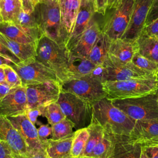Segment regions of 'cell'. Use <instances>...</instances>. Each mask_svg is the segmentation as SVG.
I'll return each mask as SVG.
<instances>
[{"mask_svg": "<svg viewBox=\"0 0 158 158\" xmlns=\"http://www.w3.org/2000/svg\"><path fill=\"white\" fill-rule=\"evenodd\" d=\"M65 41L73 28L80 9V0H57ZM65 44V42H64Z\"/></svg>", "mask_w": 158, "mask_h": 158, "instance_id": "cell-20", "label": "cell"}, {"mask_svg": "<svg viewBox=\"0 0 158 158\" xmlns=\"http://www.w3.org/2000/svg\"><path fill=\"white\" fill-rule=\"evenodd\" d=\"M11 88L6 83H0V101L9 92Z\"/></svg>", "mask_w": 158, "mask_h": 158, "instance_id": "cell-46", "label": "cell"}, {"mask_svg": "<svg viewBox=\"0 0 158 158\" xmlns=\"http://www.w3.org/2000/svg\"><path fill=\"white\" fill-rule=\"evenodd\" d=\"M60 86L62 91L71 93L92 104L106 98L102 82L91 74L64 81Z\"/></svg>", "mask_w": 158, "mask_h": 158, "instance_id": "cell-8", "label": "cell"}, {"mask_svg": "<svg viewBox=\"0 0 158 158\" xmlns=\"http://www.w3.org/2000/svg\"><path fill=\"white\" fill-rule=\"evenodd\" d=\"M103 65L106 68V81L151 78L158 76L139 68L131 62L125 63L110 55L108 56Z\"/></svg>", "mask_w": 158, "mask_h": 158, "instance_id": "cell-11", "label": "cell"}, {"mask_svg": "<svg viewBox=\"0 0 158 158\" xmlns=\"http://www.w3.org/2000/svg\"><path fill=\"white\" fill-rule=\"evenodd\" d=\"M112 102L135 122L158 118V93Z\"/></svg>", "mask_w": 158, "mask_h": 158, "instance_id": "cell-5", "label": "cell"}, {"mask_svg": "<svg viewBox=\"0 0 158 158\" xmlns=\"http://www.w3.org/2000/svg\"><path fill=\"white\" fill-rule=\"evenodd\" d=\"M88 137L89 131L87 127L80 128L75 131L71 149L72 157H82Z\"/></svg>", "mask_w": 158, "mask_h": 158, "instance_id": "cell-32", "label": "cell"}, {"mask_svg": "<svg viewBox=\"0 0 158 158\" xmlns=\"http://www.w3.org/2000/svg\"><path fill=\"white\" fill-rule=\"evenodd\" d=\"M122 0H109L108 10L115 9L121 2Z\"/></svg>", "mask_w": 158, "mask_h": 158, "instance_id": "cell-48", "label": "cell"}, {"mask_svg": "<svg viewBox=\"0 0 158 158\" xmlns=\"http://www.w3.org/2000/svg\"><path fill=\"white\" fill-rule=\"evenodd\" d=\"M91 117L105 132L116 136H129L135 123L107 98L92 104Z\"/></svg>", "mask_w": 158, "mask_h": 158, "instance_id": "cell-1", "label": "cell"}, {"mask_svg": "<svg viewBox=\"0 0 158 158\" xmlns=\"http://www.w3.org/2000/svg\"><path fill=\"white\" fill-rule=\"evenodd\" d=\"M139 158H149L143 147H141V153H140Z\"/></svg>", "mask_w": 158, "mask_h": 158, "instance_id": "cell-51", "label": "cell"}, {"mask_svg": "<svg viewBox=\"0 0 158 158\" xmlns=\"http://www.w3.org/2000/svg\"><path fill=\"white\" fill-rule=\"evenodd\" d=\"M28 109L44 106L57 101L61 92L59 81H45L25 85Z\"/></svg>", "mask_w": 158, "mask_h": 158, "instance_id": "cell-10", "label": "cell"}, {"mask_svg": "<svg viewBox=\"0 0 158 158\" xmlns=\"http://www.w3.org/2000/svg\"><path fill=\"white\" fill-rule=\"evenodd\" d=\"M35 2V4H37L38 3H41V2H46V1H48L49 0H34Z\"/></svg>", "mask_w": 158, "mask_h": 158, "instance_id": "cell-52", "label": "cell"}, {"mask_svg": "<svg viewBox=\"0 0 158 158\" xmlns=\"http://www.w3.org/2000/svg\"><path fill=\"white\" fill-rule=\"evenodd\" d=\"M136 0H122L107 15L101 31L111 40L122 38L130 24Z\"/></svg>", "mask_w": 158, "mask_h": 158, "instance_id": "cell-7", "label": "cell"}, {"mask_svg": "<svg viewBox=\"0 0 158 158\" xmlns=\"http://www.w3.org/2000/svg\"><path fill=\"white\" fill-rule=\"evenodd\" d=\"M97 65L86 57L77 56L69 52L65 81L89 75Z\"/></svg>", "mask_w": 158, "mask_h": 158, "instance_id": "cell-21", "label": "cell"}, {"mask_svg": "<svg viewBox=\"0 0 158 158\" xmlns=\"http://www.w3.org/2000/svg\"><path fill=\"white\" fill-rule=\"evenodd\" d=\"M141 146L131 143L128 136H116L114 154L112 158H139Z\"/></svg>", "mask_w": 158, "mask_h": 158, "instance_id": "cell-27", "label": "cell"}, {"mask_svg": "<svg viewBox=\"0 0 158 158\" xmlns=\"http://www.w3.org/2000/svg\"><path fill=\"white\" fill-rule=\"evenodd\" d=\"M87 128L89 131V137L82 156L90 157L94 148L102 138L104 135V130L92 117Z\"/></svg>", "mask_w": 158, "mask_h": 158, "instance_id": "cell-30", "label": "cell"}, {"mask_svg": "<svg viewBox=\"0 0 158 158\" xmlns=\"http://www.w3.org/2000/svg\"><path fill=\"white\" fill-rule=\"evenodd\" d=\"M152 0H136L128 27L122 38L137 39L141 33Z\"/></svg>", "mask_w": 158, "mask_h": 158, "instance_id": "cell-16", "label": "cell"}, {"mask_svg": "<svg viewBox=\"0 0 158 158\" xmlns=\"http://www.w3.org/2000/svg\"><path fill=\"white\" fill-rule=\"evenodd\" d=\"M12 67L19 75L23 85L51 81L60 83L55 71L36 58L14 64Z\"/></svg>", "mask_w": 158, "mask_h": 158, "instance_id": "cell-9", "label": "cell"}, {"mask_svg": "<svg viewBox=\"0 0 158 158\" xmlns=\"http://www.w3.org/2000/svg\"><path fill=\"white\" fill-rule=\"evenodd\" d=\"M0 140L8 144L16 158H28L27 144L7 117L0 115Z\"/></svg>", "mask_w": 158, "mask_h": 158, "instance_id": "cell-15", "label": "cell"}, {"mask_svg": "<svg viewBox=\"0 0 158 158\" xmlns=\"http://www.w3.org/2000/svg\"><path fill=\"white\" fill-rule=\"evenodd\" d=\"M143 148L149 158H158V146Z\"/></svg>", "mask_w": 158, "mask_h": 158, "instance_id": "cell-44", "label": "cell"}, {"mask_svg": "<svg viewBox=\"0 0 158 158\" xmlns=\"http://www.w3.org/2000/svg\"><path fill=\"white\" fill-rule=\"evenodd\" d=\"M5 80L6 84L10 88H14L23 85L22 81L16 72L10 65H4Z\"/></svg>", "mask_w": 158, "mask_h": 158, "instance_id": "cell-36", "label": "cell"}, {"mask_svg": "<svg viewBox=\"0 0 158 158\" xmlns=\"http://www.w3.org/2000/svg\"><path fill=\"white\" fill-rule=\"evenodd\" d=\"M57 102L66 118L72 121L76 130L87 127L92 116V104L77 96L61 90Z\"/></svg>", "mask_w": 158, "mask_h": 158, "instance_id": "cell-6", "label": "cell"}, {"mask_svg": "<svg viewBox=\"0 0 158 158\" xmlns=\"http://www.w3.org/2000/svg\"><path fill=\"white\" fill-rule=\"evenodd\" d=\"M52 127V137L51 138L53 139H59L74 133L73 129L75 128L74 123L69 120L67 118H65L62 121L54 124Z\"/></svg>", "mask_w": 158, "mask_h": 158, "instance_id": "cell-34", "label": "cell"}, {"mask_svg": "<svg viewBox=\"0 0 158 158\" xmlns=\"http://www.w3.org/2000/svg\"><path fill=\"white\" fill-rule=\"evenodd\" d=\"M3 22V21H2V18H1V15H0V23H1V22Z\"/></svg>", "mask_w": 158, "mask_h": 158, "instance_id": "cell-54", "label": "cell"}, {"mask_svg": "<svg viewBox=\"0 0 158 158\" xmlns=\"http://www.w3.org/2000/svg\"><path fill=\"white\" fill-rule=\"evenodd\" d=\"M14 64H14L12 61L7 59L6 57L0 55V66H3V65L12 66Z\"/></svg>", "mask_w": 158, "mask_h": 158, "instance_id": "cell-47", "label": "cell"}, {"mask_svg": "<svg viewBox=\"0 0 158 158\" xmlns=\"http://www.w3.org/2000/svg\"><path fill=\"white\" fill-rule=\"evenodd\" d=\"M25 114L27 115L28 119L31 121V122L33 124L35 125L37 121V118L39 116L42 115V111H41V107H38L28 109Z\"/></svg>", "mask_w": 158, "mask_h": 158, "instance_id": "cell-42", "label": "cell"}, {"mask_svg": "<svg viewBox=\"0 0 158 158\" xmlns=\"http://www.w3.org/2000/svg\"><path fill=\"white\" fill-rule=\"evenodd\" d=\"M42 116L45 117L51 126L62 121L65 117L57 101L52 102L44 106H40Z\"/></svg>", "mask_w": 158, "mask_h": 158, "instance_id": "cell-33", "label": "cell"}, {"mask_svg": "<svg viewBox=\"0 0 158 158\" xmlns=\"http://www.w3.org/2000/svg\"><path fill=\"white\" fill-rule=\"evenodd\" d=\"M138 49L137 39L117 38L110 41L109 55L123 62H131Z\"/></svg>", "mask_w": 158, "mask_h": 158, "instance_id": "cell-18", "label": "cell"}, {"mask_svg": "<svg viewBox=\"0 0 158 158\" xmlns=\"http://www.w3.org/2000/svg\"><path fill=\"white\" fill-rule=\"evenodd\" d=\"M106 98L110 100L141 97L158 93V76L151 78H132L106 81L102 83Z\"/></svg>", "mask_w": 158, "mask_h": 158, "instance_id": "cell-2", "label": "cell"}, {"mask_svg": "<svg viewBox=\"0 0 158 158\" xmlns=\"http://www.w3.org/2000/svg\"><path fill=\"white\" fill-rule=\"evenodd\" d=\"M0 158H16L8 144L1 140H0Z\"/></svg>", "mask_w": 158, "mask_h": 158, "instance_id": "cell-40", "label": "cell"}, {"mask_svg": "<svg viewBox=\"0 0 158 158\" xmlns=\"http://www.w3.org/2000/svg\"><path fill=\"white\" fill-rule=\"evenodd\" d=\"M110 41L111 40L101 31L88 54V59L96 65L103 64L109 56Z\"/></svg>", "mask_w": 158, "mask_h": 158, "instance_id": "cell-25", "label": "cell"}, {"mask_svg": "<svg viewBox=\"0 0 158 158\" xmlns=\"http://www.w3.org/2000/svg\"><path fill=\"white\" fill-rule=\"evenodd\" d=\"M128 138L141 147L158 146V118L135 122Z\"/></svg>", "mask_w": 158, "mask_h": 158, "instance_id": "cell-12", "label": "cell"}, {"mask_svg": "<svg viewBox=\"0 0 158 158\" xmlns=\"http://www.w3.org/2000/svg\"><path fill=\"white\" fill-rule=\"evenodd\" d=\"M115 143L116 136L104 131L102 138L94 148L90 157L93 158H112Z\"/></svg>", "mask_w": 158, "mask_h": 158, "instance_id": "cell-28", "label": "cell"}, {"mask_svg": "<svg viewBox=\"0 0 158 158\" xmlns=\"http://www.w3.org/2000/svg\"><path fill=\"white\" fill-rule=\"evenodd\" d=\"M94 13L95 12L93 4L80 7L72 31L65 41V46L69 51L75 46L87 29L92 20Z\"/></svg>", "mask_w": 158, "mask_h": 158, "instance_id": "cell-17", "label": "cell"}, {"mask_svg": "<svg viewBox=\"0 0 158 158\" xmlns=\"http://www.w3.org/2000/svg\"><path fill=\"white\" fill-rule=\"evenodd\" d=\"M158 17V0H152L151 7L149 9L145 26L148 25L154 20H156Z\"/></svg>", "mask_w": 158, "mask_h": 158, "instance_id": "cell-37", "label": "cell"}, {"mask_svg": "<svg viewBox=\"0 0 158 158\" xmlns=\"http://www.w3.org/2000/svg\"><path fill=\"white\" fill-rule=\"evenodd\" d=\"M35 14L43 34L60 44H65L57 0L37 4Z\"/></svg>", "mask_w": 158, "mask_h": 158, "instance_id": "cell-4", "label": "cell"}, {"mask_svg": "<svg viewBox=\"0 0 158 158\" xmlns=\"http://www.w3.org/2000/svg\"><path fill=\"white\" fill-rule=\"evenodd\" d=\"M72 158H93V157H89V156H82L80 157H72Z\"/></svg>", "mask_w": 158, "mask_h": 158, "instance_id": "cell-53", "label": "cell"}, {"mask_svg": "<svg viewBox=\"0 0 158 158\" xmlns=\"http://www.w3.org/2000/svg\"><path fill=\"white\" fill-rule=\"evenodd\" d=\"M0 42L7 48L20 62H24L36 57V43H21L9 39L1 32Z\"/></svg>", "mask_w": 158, "mask_h": 158, "instance_id": "cell-24", "label": "cell"}, {"mask_svg": "<svg viewBox=\"0 0 158 158\" xmlns=\"http://www.w3.org/2000/svg\"><path fill=\"white\" fill-rule=\"evenodd\" d=\"M29 158H49V157L44 148L31 154L29 156Z\"/></svg>", "mask_w": 158, "mask_h": 158, "instance_id": "cell-45", "label": "cell"}, {"mask_svg": "<svg viewBox=\"0 0 158 158\" xmlns=\"http://www.w3.org/2000/svg\"><path fill=\"white\" fill-rule=\"evenodd\" d=\"M27 110L28 103L25 85L11 88L0 101V115L6 117L25 114Z\"/></svg>", "mask_w": 158, "mask_h": 158, "instance_id": "cell-13", "label": "cell"}, {"mask_svg": "<svg viewBox=\"0 0 158 158\" xmlns=\"http://www.w3.org/2000/svg\"><path fill=\"white\" fill-rule=\"evenodd\" d=\"M36 59L55 71L60 84L64 81L69 55V51L65 44L43 35L36 41Z\"/></svg>", "mask_w": 158, "mask_h": 158, "instance_id": "cell-3", "label": "cell"}, {"mask_svg": "<svg viewBox=\"0 0 158 158\" xmlns=\"http://www.w3.org/2000/svg\"><path fill=\"white\" fill-rule=\"evenodd\" d=\"M14 23L36 43L44 35L38 22L35 11L29 13L22 10Z\"/></svg>", "mask_w": 158, "mask_h": 158, "instance_id": "cell-23", "label": "cell"}, {"mask_svg": "<svg viewBox=\"0 0 158 158\" xmlns=\"http://www.w3.org/2000/svg\"><path fill=\"white\" fill-rule=\"evenodd\" d=\"M80 7H83L89 4H93V0H80Z\"/></svg>", "mask_w": 158, "mask_h": 158, "instance_id": "cell-50", "label": "cell"}, {"mask_svg": "<svg viewBox=\"0 0 158 158\" xmlns=\"http://www.w3.org/2000/svg\"><path fill=\"white\" fill-rule=\"evenodd\" d=\"M131 62L144 70L158 75V64L141 56L138 52L134 55Z\"/></svg>", "mask_w": 158, "mask_h": 158, "instance_id": "cell-35", "label": "cell"}, {"mask_svg": "<svg viewBox=\"0 0 158 158\" xmlns=\"http://www.w3.org/2000/svg\"><path fill=\"white\" fill-rule=\"evenodd\" d=\"M0 32L9 39L21 43H36V42L29 38L14 22H1Z\"/></svg>", "mask_w": 158, "mask_h": 158, "instance_id": "cell-31", "label": "cell"}, {"mask_svg": "<svg viewBox=\"0 0 158 158\" xmlns=\"http://www.w3.org/2000/svg\"><path fill=\"white\" fill-rule=\"evenodd\" d=\"M101 31V28L98 22L91 20L87 29L69 52L73 54L88 58V54L96 43Z\"/></svg>", "mask_w": 158, "mask_h": 158, "instance_id": "cell-19", "label": "cell"}, {"mask_svg": "<svg viewBox=\"0 0 158 158\" xmlns=\"http://www.w3.org/2000/svg\"><path fill=\"white\" fill-rule=\"evenodd\" d=\"M22 10L20 0L0 1V15L3 22H14Z\"/></svg>", "mask_w": 158, "mask_h": 158, "instance_id": "cell-29", "label": "cell"}, {"mask_svg": "<svg viewBox=\"0 0 158 158\" xmlns=\"http://www.w3.org/2000/svg\"><path fill=\"white\" fill-rule=\"evenodd\" d=\"M0 1H1V0H0Z\"/></svg>", "mask_w": 158, "mask_h": 158, "instance_id": "cell-56", "label": "cell"}, {"mask_svg": "<svg viewBox=\"0 0 158 158\" xmlns=\"http://www.w3.org/2000/svg\"><path fill=\"white\" fill-rule=\"evenodd\" d=\"M37 131L39 139L42 143V141L47 139L49 136L52 135V127L48 125H41L37 128Z\"/></svg>", "mask_w": 158, "mask_h": 158, "instance_id": "cell-41", "label": "cell"}, {"mask_svg": "<svg viewBox=\"0 0 158 158\" xmlns=\"http://www.w3.org/2000/svg\"><path fill=\"white\" fill-rule=\"evenodd\" d=\"M137 42L138 52L158 64V38L141 33Z\"/></svg>", "mask_w": 158, "mask_h": 158, "instance_id": "cell-26", "label": "cell"}, {"mask_svg": "<svg viewBox=\"0 0 158 158\" xmlns=\"http://www.w3.org/2000/svg\"><path fill=\"white\" fill-rule=\"evenodd\" d=\"M73 135L74 133L59 139L48 138L42 141L49 158H72L71 149Z\"/></svg>", "mask_w": 158, "mask_h": 158, "instance_id": "cell-22", "label": "cell"}, {"mask_svg": "<svg viewBox=\"0 0 158 158\" xmlns=\"http://www.w3.org/2000/svg\"></svg>", "mask_w": 158, "mask_h": 158, "instance_id": "cell-57", "label": "cell"}, {"mask_svg": "<svg viewBox=\"0 0 158 158\" xmlns=\"http://www.w3.org/2000/svg\"></svg>", "mask_w": 158, "mask_h": 158, "instance_id": "cell-55", "label": "cell"}, {"mask_svg": "<svg viewBox=\"0 0 158 158\" xmlns=\"http://www.w3.org/2000/svg\"><path fill=\"white\" fill-rule=\"evenodd\" d=\"M22 3L23 10L29 13H33L35 11L36 4L34 0H20Z\"/></svg>", "mask_w": 158, "mask_h": 158, "instance_id": "cell-43", "label": "cell"}, {"mask_svg": "<svg viewBox=\"0 0 158 158\" xmlns=\"http://www.w3.org/2000/svg\"><path fill=\"white\" fill-rule=\"evenodd\" d=\"M94 12L106 15L108 10L109 0H93Z\"/></svg>", "mask_w": 158, "mask_h": 158, "instance_id": "cell-39", "label": "cell"}, {"mask_svg": "<svg viewBox=\"0 0 158 158\" xmlns=\"http://www.w3.org/2000/svg\"><path fill=\"white\" fill-rule=\"evenodd\" d=\"M141 33L158 38V17L150 24L145 26Z\"/></svg>", "mask_w": 158, "mask_h": 158, "instance_id": "cell-38", "label": "cell"}, {"mask_svg": "<svg viewBox=\"0 0 158 158\" xmlns=\"http://www.w3.org/2000/svg\"><path fill=\"white\" fill-rule=\"evenodd\" d=\"M3 66H0V83L6 84V80H5V75H4V70Z\"/></svg>", "mask_w": 158, "mask_h": 158, "instance_id": "cell-49", "label": "cell"}, {"mask_svg": "<svg viewBox=\"0 0 158 158\" xmlns=\"http://www.w3.org/2000/svg\"><path fill=\"white\" fill-rule=\"evenodd\" d=\"M7 118L23 137L27 146L29 156L35 152L44 149L43 145L39 139L37 129L25 114L7 117Z\"/></svg>", "mask_w": 158, "mask_h": 158, "instance_id": "cell-14", "label": "cell"}]
</instances>
